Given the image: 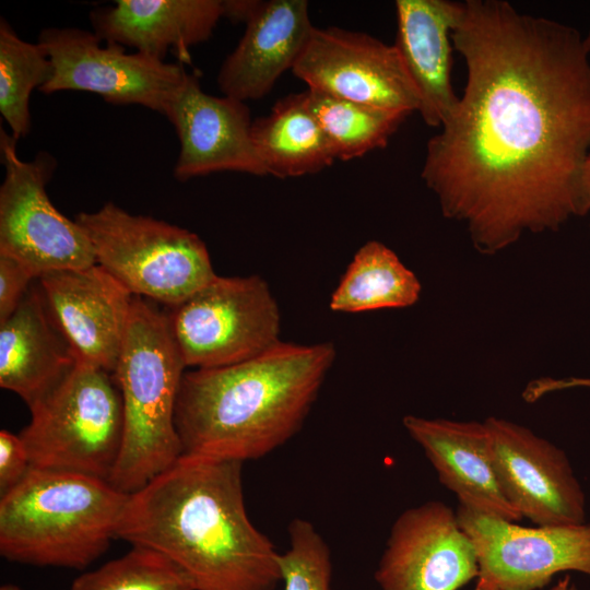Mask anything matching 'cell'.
Wrapping results in <instances>:
<instances>
[{
	"instance_id": "603a6c76",
	"label": "cell",
	"mask_w": 590,
	"mask_h": 590,
	"mask_svg": "<svg viewBox=\"0 0 590 590\" xmlns=\"http://www.w3.org/2000/svg\"><path fill=\"white\" fill-rule=\"evenodd\" d=\"M417 276L385 244L369 240L354 255L329 307L340 312H362L414 305L421 295Z\"/></svg>"
},
{
	"instance_id": "83f0119b",
	"label": "cell",
	"mask_w": 590,
	"mask_h": 590,
	"mask_svg": "<svg viewBox=\"0 0 590 590\" xmlns=\"http://www.w3.org/2000/svg\"><path fill=\"white\" fill-rule=\"evenodd\" d=\"M36 279L25 264L0 253V323L15 311Z\"/></svg>"
},
{
	"instance_id": "277c9868",
	"label": "cell",
	"mask_w": 590,
	"mask_h": 590,
	"mask_svg": "<svg viewBox=\"0 0 590 590\" xmlns=\"http://www.w3.org/2000/svg\"><path fill=\"white\" fill-rule=\"evenodd\" d=\"M129 495L108 481L33 469L0 499V553L8 560L83 569L117 538Z\"/></svg>"
},
{
	"instance_id": "5bb4252c",
	"label": "cell",
	"mask_w": 590,
	"mask_h": 590,
	"mask_svg": "<svg viewBox=\"0 0 590 590\" xmlns=\"http://www.w3.org/2000/svg\"><path fill=\"white\" fill-rule=\"evenodd\" d=\"M479 571L475 546L457 512L430 500L398 516L374 579L381 590H459Z\"/></svg>"
},
{
	"instance_id": "9a60e30c",
	"label": "cell",
	"mask_w": 590,
	"mask_h": 590,
	"mask_svg": "<svg viewBox=\"0 0 590 590\" xmlns=\"http://www.w3.org/2000/svg\"><path fill=\"white\" fill-rule=\"evenodd\" d=\"M163 116L174 126L180 144L176 179L217 172L268 175L252 141L253 120L245 102L203 92L190 73Z\"/></svg>"
},
{
	"instance_id": "44dd1931",
	"label": "cell",
	"mask_w": 590,
	"mask_h": 590,
	"mask_svg": "<svg viewBox=\"0 0 590 590\" xmlns=\"http://www.w3.org/2000/svg\"><path fill=\"white\" fill-rule=\"evenodd\" d=\"M90 16L94 33L106 43L133 47L163 61L172 49L189 61L188 49L205 42L224 17V1L118 0Z\"/></svg>"
},
{
	"instance_id": "f546056e",
	"label": "cell",
	"mask_w": 590,
	"mask_h": 590,
	"mask_svg": "<svg viewBox=\"0 0 590 590\" xmlns=\"http://www.w3.org/2000/svg\"><path fill=\"white\" fill-rule=\"evenodd\" d=\"M571 388H589L590 389V378H581V377H569V378H551V377H542L534 379L530 381L527 385V396L528 398L536 402L538 400L542 399L543 397L556 392L562 391L566 389Z\"/></svg>"
},
{
	"instance_id": "cb8c5ba5",
	"label": "cell",
	"mask_w": 590,
	"mask_h": 590,
	"mask_svg": "<svg viewBox=\"0 0 590 590\" xmlns=\"http://www.w3.org/2000/svg\"><path fill=\"white\" fill-rule=\"evenodd\" d=\"M305 94L309 109L339 161H350L385 148L409 116L311 88Z\"/></svg>"
},
{
	"instance_id": "484cf974",
	"label": "cell",
	"mask_w": 590,
	"mask_h": 590,
	"mask_svg": "<svg viewBox=\"0 0 590 590\" xmlns=\"http://www.w3.org/2000/svg\"><path fill=\"white\" fill-rule=\"evenodd\" d=\"M70 590H194L187 575L165 555L132 545L123 556L79 576Z\"/></svg>"
},
{
	"instance_id": "ac0fdd59",
	"label": "cell",
	"mask_w": 590,
	"mask_h": 590,
	"mask_svg": "<svg viewBox=\"0 0 590 590\" xmlns=\"http://www.w3.org/2000/svg\"><path fill=\"white\" fill-rule=\"evenodd\" d=\"M402 424L460 506L514 522L522 519L498 483L484 422L405 415Z\"/></svg>"
},
{
	"instance_id": "6da1fadb",
	"label": "cell",
	"mask_w": 590,
	"mask_h": 590,
	"mask_svg": "<svg viewBox=\"0 0 590 590\" xmlns=\"http://www.w3.org/2000/svg\"><path fill=\"white\" fill-rule=\"evenodd\" d=\"M451 39L467 83L421 173L444 216L495 255L588 214L590 54L579 31L505 0H465Z\"/></svg>"
},
{
	"instance_id": "7c38bea8",
	"label": "cell",
	"mask_w": 590,
	"mask_h": 590,
	"mask_svg": "<svg viewBox=\"0 0 590 590\" xmlns=\"http://www.w3.org/2000/svg\"><path fill=\"white\" fill-rule=\"evenodd\" d=\"M308 88L379 108L412 114L418 92L394 47L340 27H315L292 69Z\"/></svg>"
},
{
	"instance_id": "5b68a950",
	"label": "cell",
	"mask_w": 590,
	"mask_h": 590,
	"mask_svg": "<svg viewBox=\"0 0 590 590\" xmlns=\"http://www.w3.org/2000/svg\"><path fill=\"white\" fill-rule=\"evenodd\" d=\"M185 364L157 303L133 295L114 373L123 404L121 451L108 482L141 489L182 455L175 412Z\"/></svg>"
},
{
	"instance_id": "9c48e42d",
	"label": "cell",
	"mask_w": 590,
	"mask_h": 590,
	"mask_svg": "<svg viewBox=\"0 0 590 590\" xmlns=\"http://www.w3.org/2000/svg\"><path fill=\"white\" fill-rule=\"evenodd\" d=\"M16 142L1 128L0 253L25 264L37 279L51 271L96 264L83 228L60 213L46 192L56 160L42 152L33 161H22Z\"/></svg>"
},
{
	"instance_id": "4dcf8cb0",
	"label": "cell",
	"mask_w": 590,
	"mask_h": 590,
	"mask_svg": "<svg viewBox=\"0 0 590 590\" xmlns=\"http://www.w3.org/2000/svg\"><path fill=\"white\" fill-rule=\"evenodd\" d=\"M548 590H578L577 586L573 582L569 576H565L559 579L553 587Z\"/></svg>"
},
{
	"instance_id": "836d02e7",
	"label": "cell",
	"mask_w": 590,
	"mask_h": 590,
	"mask_svg": "<svg viewBox=\"0 0 590 590\" xmlns=\"http://www.w3.org/2000/svg\"><path fill=\"white\" fill-rule=\"evenodd\" d=\"M0 590H22V589L20 587H17L16 585L7 583V585H2L0 587Z\"/></svg>"
},
{
	"instance_id": "ffe728a7",
	"label": "cell",
	"mask_w": 590,
	"mask_h": 590,
	"mask_svg": "<svg viewBox=\"0 0 590 590\" xmlns=\"http://www.w3.org/2000/svg\"><path fill=\"white\" fill-rule=\"evenodd\" d=\"M78 361L39 284L31 286L15 311L0 323V386L15 392L31 408Z\"/></svg>"
},
{
	"instance_id": "7402d4cb",
	"label": "cell",
	"mask_w": 590,
	"mask_h": 590,
	"mask_svg": "<svg viewBox=\"0 0 590 590\" xmlns=\"http://www.w3.org/2000/svg\"><path fill=\"white\" fill-rule=\"evenodd\" d=\"M251 137L267 174L278 178L318 173L337 161L305 91L279 99L253 120Z\"/></svg>"
},
{
	"instance_id": "d6986e66",
	"label": "cell",
	"mask_w": 590,
	"mask_h": 590,
	"mask_svg": "<svg viewBox=\"0 0 590 590\" xmlns=\"http://www.w3.org/2000/svg\"><path fill=\"white\" fill-rule=\"evenodd\" d=\"M397 48L420 96L422 119L440 128L455 111L459 96L451 83V34L462 2L397 0Z\"/></svg>"
},
{
	"instance_id": "d4e9b609",
	"label": "cell",
	"mask_w": 590,
	"mask_h": 590,
	"mask_svg": "<svg viewBox=\"0 0 590 590\" xmlns=\"http://www.w3.org/2000/svg\"><path fill=\"white\" fill-rule=\"evenodd\" d=\"M51 63L36 43L21 39L4 20L0 22V113L19 140L31 130L30 97L50 78Z\"/></svg>"
},
{
	"instance_id": "2e32d148",
	"label": "cell",
	"mask_w": 590,
	"mask_h": 590,
	"mask_svg": "<svg viewBox=\"0 0 590 590\" xmlns=\"http://www.w3.org/2000/svg\"><path fill=\"white\" fill-rule=\"evenodd\" d=\"M37 281L78 359L115 373L133 295L97 263L47 272Z\"/></svg>"
},
{
	"instance_id": "4316f807",
	"label": "cell",
	"mask_w": 590,
	"mask_h": 590,
	"mask_svg": "<svg viewBox=\"0 0 590 590\" xmlns=\"http://www.w3.org/2000/svg\"><path fill=\"white\" fill-rule=\"evenodd\" d=\"M288 550L279 555L284 590H331V551L315 526L302 518L287 528Z\"/></svg>"
},
{
	"instance_id": "1f68e13d",
	"label": "cell",
	"mask_w": 590,
	"mask_h": 590,
	"mask_svg": "<svg viewBox=\"0 0 590 590\" xmlns=\"http://www.w3.org/2000/svg\"><path fill=\"white\" fill-rule=\"evenodd\" d=\"M585 189L589 202V213H590V154L587 158L586 166H585Z\"/></svg>"
},
{
	"instance_id": "30bf717a",
	"label": "cell",
	"mask_w": 590,
	"mask_h": 590,
	"mask_svg": "<svg viewBox=\"0 0 590 590\" xmlns=\"http://www.w3.org/2000/svg\"><path fill=\"white\" fill-rule=\"evenodd\" d=\"M94 32L64 27L46 28L38 44L51 63L44 94L82 91L116 105L137 104L164 115L189 76L181 63H169L106 43Z\"/></svg>"
},
{
	"instance_id": "d6a6232c",
	"label": "cell",
	"mask_w": 590,
	"mask_h": 590,
	"mask_svg": "<svg viewBox=\"0 0 590 590\" xmlns=\"http://www.w3.org/2000/svg\"><path fill=\"white\" fill-rule=\"evenodd\" d=\"M474 590H500L496 585L477 577V582Z\"/></svg>"
},
{
	"instance_id": "3957f363",
	"label": "cell",
	"mask_w": 590,
	"mask_h": 590,
	"mask_svg": "<svg viewBox=\"0 0 590 590\" xmlns=\"http://www.w3.org/2000/svg\"><path fill=\"white\" fill-rule=\"evenodd\" d=\"M335 349L280 341L249 361L185 371L175 423L182 455L245 462L264 457L302 428Z\"/></svg>"
},
{
	"instance_id": "8992f818",
	"label": "cell",
	"mask_w": 590,
	"mask_h": 590,
	"mask_svg": "<svg viewBox=\"0 0 590 590\" xmlns=\"http://www.w3.org/2000/svg\"><path fill=\"white\" fill-rule=\"evenodd\" d=\"M21 432L31 468L108 481L123 439V404L114 373L78 361L31 408Z\"/></svg>"
},
{
	"instance_id": "f1b7e54d",
	"label": "cell",
	"mask_w": 590,
	"mask_h": 590,
	"mask_svg": "<svg viewBox=\"0 0 590 590\" xmlns=\"http://www.w3.org/2000/svg\"><path fill=\"white\" fill-rule=\"evenodd\" d=\"M30 470V457L20 435L2 429L0 432L1 495L16 486Z\"/></svg>"
},
{
	"instance_id": "7a4b0ae2",
	"label": "cell",
	"mask_w": 590,
	"mask_h": 590,
	"mask_svg": "<svg viewBox=\"0 0 590 590\" xmlns=\"http://www.w3.org/2000/svg\"><path fill=\"white\" fill-rule=\"evenodd\" d=\"M241 468L181 455L129 495L117 538L165 555L194 590H275L280 553L247 515Z\"/></svg>"
},
{
	"instance_id": "52a82bcc",
	"label": "cell",
	"mask_w": 590,
	"mask_h": 590,
	"mask_svg": "<svg viewBox=\"0 0 590 590\" xmlns=\"http://www.w3.org/2000/svg\"><path fill=\"white\" fill-rule=\"evenodd\" d=\"M75 221L96 263L132 295L173 307L216 276L205 244L188 229L131 214L113 202Z\"/></svg>"
},
{
	"instance_id": "4fadbf2b",
	"label": "cell",
	"mask_w": 590,
	"mask_h": 590,
	"mask_svg": "<svg viewBox=\"0 0 590 590\" xmlns=\"http://www.w3.org/2000/svg\"><path fill=\"white\" fill-rule=\"evenodd\" d=\"M495 473L504 495L535 526L586 522V497L566 453L526 426L489 416Z\"/></svg>"
},
{
	"instance_id": "e575fe53",
	"label": "cell",
	"mask_w": 590,
	"mask_h": 590,
	"mask_svg": "<svg viewBox=\"0 0 590 590\" xmlns=\"http://www.w3.org/2000/svg\"><path fill=\"white\" fill-rule=\"evenodd\" d=\"M583 45L587 49V51L590 54V30L588 34L583 37Z\"/></svg>"
},
{
	"instance_id": "e0dca14e",
	"label": "cell",
	"mask_w": 590,
	"mask_h": 590,
	"mask_svg": "<svg viewBox=\"0 0 590 590\" xmlns=\"http://www.w3.org/2000/svg\"><path fill=\"white\" fill-rule=\"evenodd\" d=\"M245 24L243 37L217 74L223 94L241 102L269 94L294 68L315 28L306 0L255 1Z\"/></svg>"
},
{
	"instance_id": "8fae6325",
	"label": "cell",
	"mask_w": 590,
	"mask_h": 590,
	"mask_svg": "<svg viewBox=\"0 0 590 590\" xmlns=\"http://www.w3.org/2000/svg\"><path fill=\"white\" fill-rule=\"evenodd\" d=\"M457 517L475 546L479 577L500 590H541L568 570L590 576V522L530 528L460 505Z\"/></svg>"
},
{
	"instance_id": "ba28073f",
	"label": "cell",
	"mask_w": 590,
	"mask_h": 590,
	"mask_svg": "<svg viewBox=\"0 0 590 590\" xmlns=\"http://www.w3.org/2000/svg\"><path fill=\"white\" fill-rule=\"evenodd\" d=\"M166 315L184 364L193 369L236 365L280 342L279 306L258 275H216Z\"/></svg>"
}]
</instances>
